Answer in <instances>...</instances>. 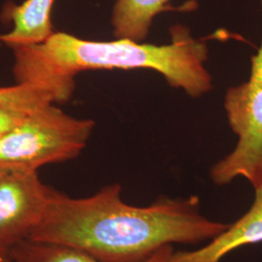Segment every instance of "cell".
<instances>
[{
	"instance_id": "cell-5",
	"label": "cell",
	"mask_w": 262,
	"mask_h": 262,
	"mask_svg": "<svg viewBox=\"0 0 262 262\" xmlns=\"http://www.w3.org/2000/svg\"><path fill=\"white\" fill-rule=\"evenodd\" d=\"M53 190L37 172L0 170V248L11 250L28 239L42 220Z\"/></svg>"
},
{
	"instance_id": "cell-4",
	"label": "cell",
	"mask_w": 262,
	"mask_h": 262,
	"mask_svg": "<svg viewBox=\"0 0 262 262\" xmlns=\"http://www.w3.org/2000/svg\"><path fill=\"white\" fill-rule=\"evenodd\" d=\"M225 108L238 142L234 150L213 165L210 177L216 186L244 177L254 189L262 187V39L252 56L249 80L227 90Z\"/></svg>"
},
{
	"instance_id": "cell-13",
	"label": "cell",
	"mask_w": 262,
	"mask_h": 262,
	"mask_svg": "<svg viewBox=\"0 0 262 262\" xmlns=\"http://www.w3.org/2000/svg\"><path fill=\"white\" fill-rule=\"evenodd\" d=\"M3 44V42H2V40H1V37H0V46Z\"/></svg>"
},
{
	"instance_id": "cell-1",
	"label": "cell",
	"mask_w": 262,
	"mask_h": 262,
	"mask_svg": "<svg viewBox=\"0 0 262 262\" xmlns=\"http://www.w3.org/2000/svg\"><path fill=\"white\" fill-rule=\"evenodd\" d=\"M200 207L197 195H161L148 206H132L122 200L120 184L85 198L54 189L28 239L73 247L100 262H146L164 246L211 241L229 227L209 220Z\"/></svg>"
},
{
	"instance_id": "cell-2",
	"label": "cell",
	"mask_w": 262,
	"mask_h": 262,
	"mask_svg": "<svg viewBox=\"0 0 262 262\" xmlns=\"http://www.w3.org/2000/svg\"><path fill=\"white\" fill-rule=\"evenodd\" d=\"M170 34V44L157 46L118 38L91 41L57 32L48 47V66L64 80H73L85 70L152 69L171 86L184 90L191 97L211 91L212 77L204 66L206 43L192 37L189 28L182 25L171 27Z\"/></svg>"
},
{
	"instance_id": "cell-10",
	"label": "cell",
	"mask_w": 262,
	"mask_h": 262,
	"mask_svg": "<svg viewBox=\"0 0 262 262\" xmlns=\"http://www.w3.org/2000/svg\"><path fill=\"white\" fill-rule=\"evenodd\" d=\"M55 102V94L50 90L36 84L17 83L15 85L0 88V104L25 112H33Z\"/></svg>"
},
{
	"instance_id": "cell-6",
	"label": "cell",
	"mask_w": 262,
	"mask_h": 262,
	"mask_svg": "<svg viewBox=\"0 0 262 262\" xmlns=\"http://www.w3.org/2000/svg\"><path fill=\"white\" fill-rule=\"evenodd\" d=\"M254 191V200L249 211L223 233L200 249L174 252L167 262H221L241 247L262 242V187Z\"/></svg>"
},
{
	"instance_id": "cell-7",
	"label": "cell",
	"mask_w": 262,
	"mask_h": 262,
	"mask_svg": "<svg viewBox=\"0 0 262 262\" xmlns=\"http://www.w3.org/2000/svg\"><path fill=\"white\" fill-rule=\"evenodd\" d=\"M56 0H26L19 5L6 4L2 15L13 23L8 33L0 35L11 48L37 44L53 32L51 13Z\"/></svg>"
},
{
	"instance_id": "cell-12",
	"label": "cell",
	"mask_w": 262,
	"mask_h": 262,
	"mask_svg": "<svg viewBox=\"0 0 262 262\" xmlns=\"http://www.w3.org/2000/svg\"><path fill=\"white\" fill-rule=\"evenodd\" d=\"M0 262H12L11 250L0 248Z\"/></svg>"
},
{
	"instance_id": "cell-3",
	"label": "cell",
	"mask_w": 262,
	"mask_h": 262,
	"mask_svg": "<svg viewBox=\"0 0 262 262\" xmlns=\"http://www.w3.org/2000/svg\"><path fill=\"white\" fill-rule=\"evenodd\" d=\"M94 126L93 120L76 119L48 104L0 138V170L37 172L44 165L76 159Z\"/></svg>"
},
{
	"instance_id": "cell-9",
	"label": "cell",
	"mask_w": 262,
	"mask_h": 262,
	"mask_svg": "<svg viewBox=\"0 0 262 262\" xmlns=\"http://www.w3.org/2000/svg\"><path fill=\"white\" fill-rule=\"evenodd\" d=\"M174 253L172 245L159 249L146 262H167ZM12 262H100L73 247L25 239L11 249Z\"/></svg>"
},
{
	"instance_id": "cell-11",
	"label": "cell",
	"mask_w": 262,
	"mask_h": 262,
	"mask_svg": "<svg viewBox=\"0 0 262 262\" xmlns=\"http://www.w3.org/2000/svg\"><path fill=\"white\" fill-rule=\"evenodd\" d=\"M30 113L0 104V138L14 129Z\"/></svg>"
},
{
	"instance_id": "cell-8",
	"label": "cell",
	"mask_w": 262,
	"mask_h": 262,
	"mask_svg": "<svg viewBox=\"0 0 262 262\" xmlns=\"http://www.w3.org/2000/svg\"><path fill=\"white\" fill-rule=\"evenodd\" d=\"M170 0H117L112 12L114 35L142 42L149 35L151 23L168 9Z\"/></svg>"
}]
</instances>
